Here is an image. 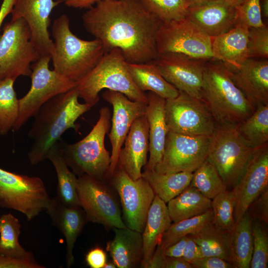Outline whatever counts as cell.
Wrapping results in <instances>:
<instances>
[{
  "mask_svg": "<svg viewBox=\"0 0 268 268\" xmlns=\"http://www.w3.org/2000/svg\"><path fill=\"white\" fill-rule=\"evenodd\" d=\"M86 30L99 40L105 52L120 49L126 62L155 61L156 34L162 21L138 0H101L82 16Z\"/></svg>",
  "mask_w": 268,
  "mask_h": 268,
  "instance_id": "obj_1",
  "label": "cell"
},
{
  "mask_svg": "<svg viewBox=\"0 0 268 268\" xmlns=\"http://www.w3.org/2000/svg\"><path fill=\"white\" fill-rule=\"evenodd\" d=\"M78 98L75 87L50 99L34 116L28 133V137L33 141L28 153L32 165L47 159L50 149L62 135L69 129H76V121L91 108L87 103H79Z\"/></svg>",
  "mask_w": 268,
  "mask_h": 268,
  "instance_id": "obj_2",
  "label": "cell"
},
{
  "mask_svg": "<svg viewBox=\"0 0 268 268\" xmlns=\"http://www.w3.org/2000/svg\"><path fill=\"white\" fill-rule=\"evenodd\" d=\"M201 98L218 125L237 126L256 108L235 85L224 64L214 59L205 64Z\"/></svg>",
  "mask_w": 268,
  "mask_h": 268,
  "instance_id": "obj_3",
  "label": "cell"
},
{
  "mask_svg": "<svg viewBox=\"0 0 268 268\" xmlns=\"http://www.w3.org/2000/svg\"><path fill=\"white\" fill-rule=\"evenodd\" d=\"M54 41L51 53L54 70L77 84L99 63L105 51L96 39L84 40L73 33L66 14L56 18L52 26Z\"/></svg>",
  "mask_w": 268,
  "mask_h": 268,
  "instance_id": "obj_4",
  "label": "cell"
},
{
  "mask_svg": "<svg viewBox=\"0 0 268 268\" xmlns=\"http://www.w3.org/2000/svg\"><path fill=\"white\" fill-rule=\"evenodd\" d=\"M79 98L92 107L99 100L103 89L121 92L133 101L147 103L146 94L133 80L121 50L114 48L106 52L96 67L75 87Z\"/></svg>",
  "mask_w": 268,
  "mask_h": 268,
  "instance_id": "obj_5",
  "label": "cell"
},
{
  "mask_svg": "<svg viewBox=\"0 0 268 268\" xmlns=\"http://www.w3.org/2000/svg\"><path fill=\"white\" fill-rule=\"evenodd\" d=\"M110 117L109 109L102 107L98 120L86 136L73 144H60L66 162L74 173L100 181L107 174L111 155L105 147L104 139Z\"/></svg>",
  "mask_w": 268,
  "mask_h": 268,
  "instance_id": "obj_6",
  "label": "cell"
},
{
  "mask_svg": "<svg viewBox=\"0 0 268 268\" xmlns=\"http://www.w3.org/2000/svg\"><path fill=\"white\" fill-rule=\"evenodd\" d=\"M236 126H217L206 159L215 166L227 190L238 181L255 148L243 139Z\"/></svg>",
  "mask_w": 268,
  "mask_h": 268,
  "instance_id": "obj_7",
  "label": "cell"
},
{
  "mask_svg": "<svg viewBox=\"0 0 268 268\" xmlns=\"http://www.w3.org/2000/svg\"><path fill=\"white\" fill-rule=\"evenodd\" d=\"M0 35V80L29 76L31 65L42 55L31 40L29 28L22 18L11 19Z\"/></svg>",
  "mask_w": 268,
  "mask_h": 268,
  "instance_id": "obj_8",
  "label": "cell"
},
{
  "mask_svg": "<svg viewBox=\"0 0 268 268\" xmlns=\"http://www.w3.org/2000/svg\"><path fill=\"white\" fill-rule=\"evenodd\" d=\"M51 60L50 56H41L31 65V85L19 99V115L13 131H19L50 99L76 87V83L49 68Z\"/></svg>",
  "mask_w": 268,
  "mask_h": 268,
  "instance_id": "obj_9",
  "label": "cell"
},
{
  "mask_svg": "<svg viewBox=\"0 0 268 268\" xmlns=\"http://www.w3.org/2000/svg\"><path fill=\"white\" fill-rule=\"evenodd\" d=\"M51 199L41 178L0 168V206L22 213L30 221L48 208Z\"/></svg>",
  "mask_w": 268,
  "mask_h": 268,
  "instance_id": "obj_10",
  "label": "cell"
},
{
  "mask_svg": "<svg viewBox=\"0 0 268 268\" xmlns=\"http://www.w3.org/2000/svg\"><path fill=\"white\" fill-rule=\"evenodd\" d=\"M212 41L187 17L162 22L156 39L158 54L177 53L203 60L214 59Z\"/></svg>",
  "mask_w": 268,
  "mask_h": 268,
  "instance_id": "obj_11",
  "label": "cell"
},
{
  "mask_svg": "<svg viewBox=\"0 0 268 268\" xmlns=\"http://www.w3.org/2000/svg\"><path fill=\"white\" fill-rule=\"evenodd\" d=\"M165 109L169 130L175 133L211 136L218 126L201 99L182 91L175 98L166 99Z\"/></svg>",
  "mask_w": 268,
  "mask_h": 268,
  "instance_id": "obj_12",
  "label": "cell"
},
{
  "mask_svg": "<svg viewBox=\"0 0 268 268\" xmlns=\"http://www.w3.org/2000/svg\"><path fill=\"white\" fill-rule=\"evenodd\" d=\"M211 136L189 135L169 131L162 159L154 170L160 173H193L207 159Z\"/></svg>",
  "mask_w": 268,
  "mask_h": 268,
  "instance_id": "obj_13",
  "label": "cell"
},
{
  "mask_svg": "<svg viewBox=\"0 0 268 268\" xmlns=\"http://www.w3.org/2000/svg\"><path fill=\"white\" fill-rule=\"evenodd\" d=\"M112 176L113 185L120 198L127 227L142 233L155 193L143 178L134 180L118 165Z\"/></svg>",
  "mask_w": 268,
  "mask_h": 268,
  "instance_id": "obj_14",
  "label": "cell"
},
{
  "mask_svg": "<svg viewBox=\"0 0 268 268\" xmlns=\"http://www.w3.org/2000/svg\"><path fill=\"white\" fill-rule=\"evenodd\" d=\"M77 192L79 206L89 221L113 228L127 227L116 201L100 180L86 174L79 175Z\"/></svg>",
  "mask_w": 268,
  "mask_h": 268,
  "instance_id": "obj_15",
  "label": "cell"
},
{
  "mask_svg": "<svg viewBox=\"0 0 268 268\" xmlns=\"http://www.w3.org/2000/svg\"><path fill=\"white\" fill-rule=\"evenodd\" d=\"M207 60L169 53L159 54L154 62L165 79L179 91L201 99L203 71Z\"/></svg>",
  "mask_w": 268,
  "mask_h": 268,
  "instance_id": "obj_16",
  "label": "cell"
},
{
  "mask_svg": "<svg viewBox=\"0 0 268 268\" xmlns=\"http://www.w3.org/2000/svg\"><path fill=\"white\" fill-rule=\"evenodd\" d=\"M102 97L113 107L111 128L108 134L112 153L107 173L112 176L117 166L121 149L131 126L136 119L145 115L147 103L131 100L121 92L110 90H106Z\"/></svg>",
  "mask_w": 268,
  "mask_h": 268,
  "instance_id": "obj_17",
  "label": "cell"
},
{
  "mask_svg": "<svg viewBox=\"0 0 268 268\" xmlns=\"http://www.w3.org/2000/svg\"><path fill=\"white\" fill-rule=\"evenodd\" d=\"M268 188V142L254 148L246 167L231 190L235 199V222L246 211L249 205Z\"/></svg>",
  "mask_w": 268,
  "mask_h": 268,
  "instance_id": "obj_18",
  "label": "cell"
},
{
  "mask_svg": "<svg viewBox=\"0 0 268 268\" xmlns=\"http://www.w3.org/2000/svg\"><path fill=\"white\" fill-rule=\"evenodd\" d=\"M64 0H15L11 19L22 18L27 24L31 40L42 56H50L53 50L49 27L52 10Z\"/></svg>",
  "mask_w": 268,
  "mask_h": 268,
  "instance_id": "obj_19",
  "label": "cell"
},
{
  "mask_svg": "<svg viewBox=\"0 0 268 268\" xmlns=\"http://www.w3.org/2000/svg\"><path fill=\"white\" fill-rule=\"evenodd\" d=\"M122 147L117 165L134 180L141 177V168L146 164L149 151V126L145 115L133 122Z\"/></svg>",
  "mask_w": 268,
  "mask_h": 268,
  "instance_id": "obj_20",
  "label": "cell"
},
{
  "mask_svg": "<svg viewBox=\"0 0 268 268\" xmlns=\"http://www.w3.org/2000/svg\"><path fill=\"white\" fill-rule=\"evenodd\" d=\"M235 85L256 106L268 104V61L248 58L230 70Z\"/></svg>",
  "mask_w": 268,
  "mask_h": 268,
  "instance_id": "obj_21",
  "label": "cell"
},
{
  "mask_svg": "<svg viewBox=\"0 0 268 268\" xmlns=\"http://www.w3.org/2000/svg\"><path fill=\"white\" fill-rule=\"evenodd\" d=\"M187 17L211 38L228 32L237 22L236 7L225 0L190 7Z\"/></svg>",
  "mask_w": 268,
  "mask_h": 268,
  "instance_id": "obj_22",
  "label": "cell"
},
{
  "mask_svg": "<svg viewBox=\"0 0 268 268\" xmlns=\"http://www.w3.org/2000/svg\"><path fill=\"white\" fill-rule=\"evenodd\" d=\"M146 95L147 104L145 116L149 126V158L144 170H154L162 159L169 130L165 117L166 99L151 91Z\"/></svg>",
  "mask_w": 268,
  "mask_h": 268,
  "instance_id": "obj_23",
  "label": "cell"
},
{
  "mask_svg": "<svg viewBox=\"0 0 268 268\" xmlns=\"http://www.w3.org/2000/svg\"><path fill=\"white\" fill-rule=\"evenodd\" d=\"M249 28L239 22L225 33L212 38L214 59L223 62L229 69L238 68L249 58Z\"/></svg>",
  "mask_w": 268,
  "mask_h": 268,
  "instance_id": "obj_24",
  "label": "cell"
},
{
  "mask_svg": "<svg viewBox=\"0 0 268 268\" xmlns=\"http://www.w3.org/2000/svg\"><path fill=\"white\" fill-rule=\"evenodd\" d=\"M79 206L66 205L57 198L51 199L46 210L52 223L65 236L67 244V266L73 264V250L76 239L82 230L84 218Z\"/></svg>",
  "mask_w": 268,
  "mask_h": 268,
  "instance_id": "obj_25",
  "label": "cell"
},
{
  "mask_svg": "<svg viewBox=\"0 0 268 268\" xmlns=\"http://www.w3.org/2000/svg\"><path fill=\"white\" fill-rule=\"evenodd\" d=\"M113 229L114 239L107 244L113 262L119 268L136 267L143 257L141 233L128 227Z\"/></svg>",
  "mask_w": 268,
  "mask_h": 268,
  "instance_id": "obj_26",
  "label": "cell"
},
{
  "mask_svg": "<svg viewBox=\"0 0 268 268\" xmlns=\"http://www.w3.org/2000/svg\"><path fill=\"white\" fill-rule=\"evenodd\" d=\"M171 221L166 203L155 195L141 233L143 257L141 264L143 268H147L157 245Z\"/></svg>",
  "mask_w": 268,
  "mask_h": 268,
  "instance_id": "obj_27",
  "label": "cell"
},
{
  "mask_svg": "<svg viewBox=\"0 0 268 268\" xmlns=\"http://www.w3.org/2000/svg\"><path fill=\"white\" fill-rule=\"evenodd\" d=\"M133 80L142 92L151 91L165 99L177 97L179 90L161 75L154 61L142 63L127 62Z\"/></svg>",
  "mask_w": 268,
  "mask_h": 268,
  "instance_id": "obj_28",
  "label": "cell"
},
{
  "mask_svg": "<svg viewBox=\"0 0 268 268\" xmlns=\"http://www.w3.org/2000/svg\"><path fill=\"white\" fill-rule=\"evenodd\" d=\"M252 220L246 211L228 231L231 264L234 268H250L253 249Z\"/></svg>",
  "mask_w": 268,
  "mask_h": 268,
  "instance_id": "obj_29",
  "label": "cell"
},
{
  "mask_svg": "<svg viewBox=\"0 0 268 268\" xmlns=\"http://www.w3.org/2000/svg\"><path fill=\"white\" fill-rule=\"evenodd\" d=\"M47 159L50 160L56 172L57 199L66 205L79 206L77 192V178L75 174L69 170L58 142L50 149Z\"/></svg>",
  "mask_w": 268,
  "mask_h": 268,
  "instance_id": "obj_30",
  "label": "cell"
},
{
  "mask_svg": "<svg viewBox=\"0 0 268 268\" xmlns=\"http://www.w3.org/2000/svg\"><path fill=\"white\" fill-rule=\"evenodd\" d=\"M211 200L189 186L169 201L167 207L171 221L177 222L203 214L211 208Z\"/></svg>",
  "mask_w": 268,
  "mask_h": 268,
  "instance_id": "obj_31",
  "label": "cell"
},
{
  "mask_svg": "<svg viewBox=\"0 0 268 268\" xmlns=\"http://www.w3.org/2000/svg\"><path fill=\"white\" fill-rule=\"evenodd\" d=\"M193 175L186 171L160 173L144 170L141 177L148 182L155 195L167 203L190 186Z\"/></svg>",
  "mask_w": 268,
  "mask_h": 268,
  "instance_id": "obj_32",
  "label": "cell"
},
{
  "mask_svg": "<svg viewBox=\"0 0 268 268\" xmlns=\"http://www.w3.org/2000/svg\"><path fill=\"white\" fill-rule=\"evenodd\" d=\"M188 236L200 246L203 257H218L231 263L228 231L211 222Z\"/></svg>",
  "mask_w": 268,
  "mask_h": 268,
  "instance_id": "obj_33",
  "label": "cell"
},
{
  "mask_svg": "<svg viewBox=\"0 0 268 268\" xmlns=\"http://www.w3.org/2000/svg\"><path fill=\"white\" fill-rule=\"evenodd\" d=\"M236 127L250 146L256 148L268 142V104L257 105L254 112Z\"/></svg>",
  "mask_w": 268,
  "mask_h": 268,
  "instance_id": "obj_34",
  "label": "cell"
},
{
  "mask_svg": "<svg viewBox=\"0 0 268 268\" xmlns=\"http://www.w3.org/2000/svg\"><path fill=\"white\" fill-rule=\"evenodd\" d=\"M21 225L17 218L10 213L0 217V254L15 258L24 259L33 255L19 244Z\"/></svg>",
  "mask_w": 268,
  "mask_h": 268,
  "instance_id": "obj_35",
  "label": "cell"
},
{
  "mask_svg": "<svg viewBox=\"0 0 268 268\" xmlns=\"http://www.w3.org/2000/svg\"><path fill=\"white\" fill-rule=\"evenodd\" d=\"M15 80H0V134L12 130L19 115V99L14 88Z\"/></svg>",
  "mask_w": 268,
  "mask_h": 268,
  "instance_id": "obj_36",
  "label": "cell"
},
{
  "mask_svg": "<svg viewBox=\"0 0 268 268\" xmlns=\"http://www.w3.org/2000/svg\"><path fill=\"white\" fill-rule=\"evenodd\" d=\"M190 186L210 200L227 190L215 166L207 159L194 172Z\"/></svg>",
  "mask_w": 268,
  "mask_h": 268,
  "instance_id": "obj_37",
  "label": "cell"
},
{
  "mask_svg": "<svg viewBox=\"0 0 268 268\" xmlns=\"http://www.w3.org/2000/svg\"><path fill=\"white\" fill-rule=\"evenodd\" d=\"M211 208L202 214L184 219L171 224L162 236L159 244L165 249L182 237L194 234L212 222Z\"/></svg>",
  "mask_w": 268,
  "mask_h": 268,
  "instance_id": "obj_38",
  "label": "cell"
},
{
  "mask_svg": "<svg viewBox=\"0 0 268 268\" xmlns=\"http://www.w3.org/2000/svg\"><path fill=\"white\" fill-rule=\"evenodd\" d=\"M212 223L226 231H230L235 224L234 213L235 199L232 190H226L211 200Z\"/></svg>",
  "mask_w": 268,
  "mask_h": 268,
  "instance_id": "obj_39",
  "label": "cell"
},
{
  "mask_svg": "<svg viewBox=\"0 0 268 268\" xmlns=\"http://www.w3.org/2000/svg\"><path fill=\"white\" fill-rule=\"evenodd\" d=\"M143 7L162 22L179 20L187 16L186 0H138Z\"/></svg>",
  "mask_w": 268,
  "mask_h": 268,
  "instance_id": "obj_40",
  "label": "cell"
},
{
  "mask_svg": "<svg viewBox=\"0 0 268 268\" xmlns=\"http://www.w3.org/2000/svg\"><path fill=\"white\" fill-rule=\"evenodd\" d=\"M253 249L250 268H267L268 264V234L266 225L253 219L252 222Z\"/></svg>",
  "mask_w": 268,
  "mask_h": 268,
  "instance_id": "obj_41",
  "label": "cell"
},
{
  "mask_svg": "<svg viewBox=\"0 0 268 268\" xmlns=\"http://www.w3.org/2000/svg\"><path fill=\"white\" fill-rule=\"evenodd\" d=\"M261 0H241L236 7L237 21L249 28L266 25L263 22Z\"/></svg>",
  "mask_w": 268,
  "mask_h": 268,
  "instance_id": "obj_42",
  "label": "cell"
},
{
  "mask_svg": "<svg viewBox=\"0 0 268 268\" xmlns=\"http://www.w3.org/2000/svg\"><path fill=\"white\" fill-rule=\"evenodd\" d=\"M248 52L249 58H268V28L266 25L249 29Z\"/></svg>",
  "mask_w": 268,
  "mask_h": 268,
  "instance_id": "obj_43",
  "label": "cell"
},
{
  "mask_svg": "<svg viewBox=\"0 0 268 268\" xmlns=\"http://www.w3.org/2000/svg\"><path fill=\"white\" fill-rule=\"evenodd\" d=\"M252 219L268 224V188L265 189L249 205L246 210Z\"/></svg>",
  "mask_w": 268,
  "mask_h": 268,
  "instance_id": "obj_44",
  "label": "cell"
},
{
  "mask_svg": "<svg viewBox=\"0 0 268 268\" xmlns=\"http://www.w3.org/2000/svg\"><path fill=\"white\" fill-rule=\"evenodd\" d=\"M34 257L24 259L9 258L0 254V268H43Z\"/></svg>",
  "mask_w": 268,
  "mask_h": 268,
  "instance_id": "obj_45",
  "label": "cell"
},
{
  "mask_svg": "<svg viewBox=\"0 0 268 268\" xmlns=\"http://www.w3.org/2000/svg\"><path fill=\"white\" fill-rule=\"evenodd\" d=\"M190 263L194 268H234L229 262L214 256L202 257Z\"/></svg>",
  "mask_w": 268,
  "mask_h": 268,
  "instance_id": "obj_46",
  "label": "cell"
},
{
  "mask_svg": "<svg viewBox=\"0 0 268 268\" xmlns=\"http://www.w3.org/2000/svg\"><path fill=\"white\" fill-rule=\"evenodd\" d=\"M106 260L105 252L99 247L90 250L85 257L86 262L91 268H103Z\"/></svg>",
  "mask_w": 268,
  "mask_h": 268,
  "instance_id": "obj_47",
  "label": "cell"
},
{
  "mask_svg": "<svg viewBox=\"0 0 268 268\" xmlns=\"http://www.w3.org/2000/svg\"><path fill=\"white\" fill-rule=\"evenodd\" d=\"M202 257L200 246L189 236L182 258L190 263L192 261Z\"/></svg>",
  "mask_w": 268,
  "mask_h": 268,
  "instance_id": "obj_48",
  "label": "cell"
},
{
  "mask_svg": "<svg viewBox=\"0 0 268 268\" xmlns=\"http://www.w3.org/2000/svg\"><path fill=\"white\" fill-rule=\"evenodd\" d=\"M188 238V235L185 236L177 242L166 248L164 251L165 256L169 257H182Z\"/></svg>",
  "mask_w": 268,
  "mask_h": 268,
  "instance_id": "obj_49",
  "label": "cell"
},
{
  "mask_svg": "<svg viewBox=\"0 0 268 268\" xmlns=\"http://www.w3.org/2000/svg\"><path fill=\"white\" fill-rule=\"evenodd\" d=\"M146 268H165L166 256L165 249L158 244Z\"/></svg>",
  "mask_w": 268,
  "mask_h": 268,
  "instance_id": "obj_50",
  "label": "cell"
},
{
  "mask_svg": "<svg viewBox=\"0 0 268 268\" xmlns=\"http://www.w3.org/2000/svg\"><path fill=\"white\" fill-rule=\"evenodd\" d=\"M165 268H194L191 263L182 257H166Z\"/></svg>",
  "mask_w": 268,
  "mask_h": 268,
  "instance_id": "obj_51",
  "label": "cell"
},
{
  "mask_svg": "<svg viewBox=\"0 0 268 268\" xmlns=\"http://www.w3.org/2000/svg\"><path fill=\"white\" fill-rule=\"evenodd\" d=\"M101 0H64L68 7L75 8L89 9Z\"/></svg>",
  "mask_w": 268,
  "mask_h": 268,
  "instance_id": "obj_52",
  "label": "cell"
},
{
  "mask_svg": "<svg viewBox=\"0 0 268 268\" xmlns=\"http://www.w3.org/2000/svg\"><path fill=\"white\" fill-rule=\"evenodd\" d=\"M15 0H3L0 7V30L5 17L11 13Z\"/></svg>",
  "mask_w": 268,
  "mask_h": 268,
  "instance_id": "obj_53",
  "label": "cell"
},
{
  "mask_svg": "<svg viewBox=\"0 0 268 268\" xmlns=\"http://www.w3.org/2000/svg\"><path fill=\"white\" fill-rule=\"evenodd\" d=\"M220 0H186L189 7L200 6Z\"/></svg>",
  "mask_w": 268,
  "mask_h": 268,
  "instance_id": "obj_54",
  "label": "cell"
},
{
  "mask_svg": "<svg viewBox=\"0 0 268 268\" xmlns=\"http://www.w3.org/2000/svg\"><path fill=\"white\" fill-rule=\"evenodd\" d=\"M260 7L262 16L266 18L268 17V0H261Z\"/></svg>",
  "mask_w": 268,
  "mask_h": 268,
  "instance_id": "obj_55",
  "label": "cell"
},
{
  "mask_svg": "<svg viewBox=\"0 0 268 268\" xmlns=\"http://www.w3.org/2000/svg\"><path fill=\"white\" fill-rule=\"evenodd\" d=\"M225 1L230 5L237 7L240 3L241 0H225Z\"/></svg>",
  "mask_w": 268,
  "mask_h": 268,
  "instance_id": "obj_56",
  "label": "cell"
},
{
  "mask_svg": "<svg viewBox=\"0 0 268 268\" xmlns=\"http://www.w3.org/2000/svg\"><path fill=\"white\" fill-rule=\"evenodd\" d=\"M116 267V266L113 261L108 263L106 262L103 268H115Z\"/></svg>",
  "mask_w": 268,
  "mask_h": 268,
  "instance_id": "obj_57",
  "label": "cell"
}]
</instances>
